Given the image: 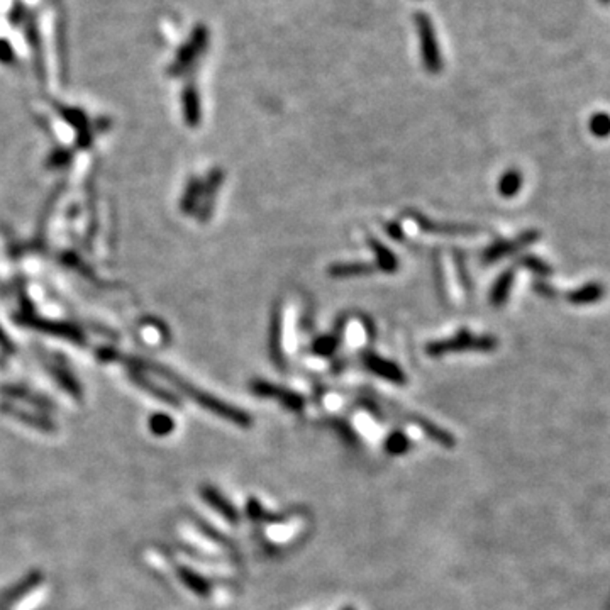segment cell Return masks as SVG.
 Returning a JSON list of instances; mask_svg holds the SVG:
<instances>
[{
  "label": "cell",
  "instance_id": "cell-24",
  "mask_svg": "<svg viewBox=\"0 0 610 610\" xmlns=\"http://www.w3.org/2000/svg\"><path fill=\"white\" fill-rule=\"evenodd\" d=\"M202 195V183L197 178H192L187 185V192H185L182 199V210L183 212H192L197 207V202Z\"/></svg>",
  "mask_w": 610,
  "mask_h": 610
},
{
  "label": "cell",
  "instance_id": "cell-27",
  "mask_svg": "<svg viewBox=\"0 0 610 610\" xmlns=\"http://www.w3.org/2000/svg\"><path fill=\"white\" fill-rule=\"evenodd\" d=\"M386 451L390 454H402L409 449V439L402 432H392L386 437Z\"/></svg>",
  "mask_w": 610,
  "mask_h": 610
},
{
  "label": "cell",
  "instance_id": "cell-15",
  "mask_svg": "<svg viewBox=\"0 0 610 610\" xmlns=\"http://www.w3.org/2000/svg\"><path fill=\"white\" fill-rule=\"evenodd\" d=\"M532 239L531 234H524L521 236V239L519 241H505V243H495L493 246H490L487 251L483 253V263L485 265H492L495 263L497 260H500V258H504L505 255H509V253L515 251V249H519L524 244H527Z\"/></svg>",
  "mask_w": 610,
  "mask_h": 610
},
{
  "label": "cell",
  "instance_id": "cell-32",
  "mask_svg": "<svg viewBox=\"0 0 610 610\" xmlns=\"http://www.w3.org/2000/svg\"><path fill=\"white\" fill-rule=\"evenodd\" d=\"M600 4H604V6H609L610 0H600Z\"/></svg>",
  "mask_w": 610,
  "mask_h": 610
},
{
  "label": "cell",
  "instance_id": "cell-1",
  "mask_svg": "<svg viewBox=\"0 0 610 610\" xmlns=\"http://www.w3.org/2000/svg\"><path fill=\"white\" fill-rule=\"evenodd\" d=\"M144 364L148 368H151L153 372H156L158 375L166 378L171 385L177 386L180 392L187 395V397H190L192 401H195L199 405L204 407V409H207L209 412H212V414L219 415V418L227 420V422H233L239 427H249L253 424L251 415L246 414V412L239 410L238 407L229 405V403L219 401V398L212 397V395L207 392H202V390L195 389V386L188 384V381H185L183 378H180L178 375H175V373H171L170 369L163 368L160 364H154V363H144Z\"/></svg>",
  "mask_w": 610,
  "mask_h": 610
},
{
  "label": "cell",
  "instance_id": "cell-9",
  "mask_svg": "<svg viewBox=\"0 0 610 610\" xmlns=\"http://www.w3.org/2000/svg\"><path fill=\"white\" fill-rule=\"evenodd\" d=\"M282 311L280 307L273 309L272 321H270V356L277 364L278 368L283 369L285 367V355H283V345H282Z\"/></svg>",
  "mask_w": 610,
  "mask_h": 610
},
{
  "label": "cell",
  "instance_id": "cell-12",
  "mask_svg": "<svg viewBox=\"0 0 610 610\" xmlns=\"http://www.w3.org/2000/svg\"><path fill=\"white\" fill-rule=\"evenodd\" d=\"M222 171L221 170H214L212 173L209 175L207 182L202 183V204H200V221H207L210 212H212V202H214V195H216V192L219 190V187H221L222 183Z\"/></svg>",
  "mask_w": 610,
  "mask_h": 610
},
{
  "label": "cell",
  "instance_id": "cell-5",
  "mask_svg": "<svg viewBox=\"0 0 610 610\" xmlns=\"http://www.w3.org/2000/svg\"><path fill=\"white\" fill-rule=\"evenodd\" d=\"M412 221L418 224L424 233L436 234V236H475L478 234V227L470 224H453V222H437L424 216V214L409 210L407 212Z\"/></svg>",
  "mask_w": 610,
  "mask_h": 610
},
{
  "label": "cell",
  "instance_id": "cell-33",
  "mask_svg": "<svg viewBox=\"0 0 610 610\" xmlns=\"http://www.w3.org/2000/svg\"><path fill=\"white\" fill-rule=\"evenodd\" d=\"M346 610H353V609H346Z\"/></svg>",
  "mask_w": 610,
  "mask_h": 610
},
{
  "label": "cell",
  "instance_id": "cell-17",
  "mask_svg": "<svg viewBox=\"0 0 610 610\" xmlns=\"http://www.w3.org/2000/svg\"><path fill=\"white\" fill-rule=\"evenodd\" d=\"M368 243L376 256V268H380L381 272L385 273H393L395 270L398 268L397 256H395L389 248L384 246V244L378 243L375 238H369Z\"/></svg>",
  "mask_w": 610,
  "mask_h": 610
},
{
  "label": "cell",
  "instance_id": "cell-11",
  "mask_svg": "<svg viewBox=\"0 0 610 610\" xmlns=\"http://www.w3.org/2000/svg\"><path fill=\"white\" fill-rule=\"evenodd\" d=\"M200 495H202V498H204L205 502H207V504L212 507L214 510H217L219 514L222 515V517L226 519V521H229V522H238V519H239V515H238V510L234 509L233 505H231V502H227L224 497L221 495V493L217 492L216 488L214 487H202L200 488Z\"/></svg>",
  "mask_w": 610,
  "mask_h": 610
},
{
  "label": "cell",
  "instance_id": "cell-28",
  "mask_svg": "<svg viewBox=\"0 0 610 610\" xmlns=\"http://www.w3.org/2000/svg\"><path fill=\"white\" fill-rule=\"evenodd\" d=\"M28 14H29V8L25 7L21 0H16L14 6L11 8V12H8V23L12 25H23Z\"/></svg>",
  "mask_w": 610,
  "mask_h": 610
},
{
  "label": "cell",
  "instance_id": "cell-26",
  "mask_svg": "<svg viewBox=\"0 0 610 610\" xmlns=\"http://www.w3.org/2000/svg\"><path fill=\"white\" fill-rule=\"evenodd\" d=\"M149 429H151L154 436H168L175 429V422L171 420L170 415L156 414L149 420Z\"/></svg>",
  "mask_w": 610,
  "mask_h": 610
},
{
  "label": "cell",
  "instance_id": "cell-2",
  "mask_svg": "<svg viewBox=\"0 0 610 610\" xmlns=\"http://www.w3.org/2000/svg\"><path fill=\"white\" fill-rule=\"evenodd\" d=\"M497 339L493 336H476L470 330L463 329L454 336L432 341L426 346V353L432 358H441L444 355L461 353V351H492L497 347Z\"/></svg>",
  "mask_w": 610,
  "mask_h": 610
},
{
  "label": "cell",
  "instance_id": "cell-29",
  "mask_svg": "<svg viewBox=\"0 0 610 610\" xmlns=\"http://www.w3.org/2000/svg\"><path fill=\"white\" fill-rule=\"evenodd\" d=\"M16 58L14 48H12V45L8 42L6 38H0V63H12Z\"/></svg>",
  "mask_w": 610,
  "mask_h": 610
},
{
  "label": "cell",
  "instance_id": "cell-10",
  "mask_svg": "<svg viewBox=\"0 0 610 610\" xmlns=\"http://www.w3.org/2000/svg\"><path fill=\"white\" fill-rule=\"evenodd\" d=\"M182 104H183V117L188 127H197L202 119L200 110V97L199 90L193 84L185 85L182 93Z\"/></svg>",
  "mask_w": 610,
  "mask_h": 610
},
{
  "label": "cell",
  "instance_id": "cell-21",
  "mask_svg": "<svg viewBox=\"0 0 610 610\" xmlns=\"http://www.w3.org/2000/svg\"><path fill=\"white\" fill-rule=\"evenodd\" d=\"M512 280H514L512 270H507L505 273H502L500 277H498V280L495 282V285H493L492 289V295H490L493 305H502L505 302L507 295H509L510 285H512Z\"/></svg>",
  "mask_w": 610,
  "mask_h": 610
},
{
  "label": "cell",
  "instance_id": "cell-7",
  "mask_svg": "<svg viewBox=\"0 0 610 610\" xmlns=\"http://www.w3.org/2000/svg\"><path fill=\"white\" fill-rule=\"evenodd\" d=\"M362 362L367 369L373 373V375L384 378V380L390 381V384L395 385H405V375H403V372L401 368L397 367V364L389 362V359L381 358V356H378L373 353V351H363L362 353Z\"/></svg>",
  "mask_w": 610,
  "mask_h": 610
},
{
  "label": "cell",
  "instance_id": "cell-14",
  "mask_svg": "<svg viewBox=\"0 0 610 610\" xmlns=\"http://www.w3.org/2000/svg\"><path fill=\"white\" fill-rule=\"evenodd\" d=\"M41 580H42V575L40 571H33V573H29L28 577H24L19 583H16L14 587L7 588L6 592L0 594V605L12 604L14 600L21 599V597L28 594V592H31L38 583H41Z\"/></svg>",
  "mask_w": 610,
  "mask_h": 610
},
{
  "label": "cell",
  "instance_id": "cell-4",
  "mask_svg": "<svg viewBox=\"0 0 610 610\" xmlns=\"http://www.w3.org/2000/svg\"><path fill=\"white\" fill-rule=\"evenodd\" d=\"M209 45V29L205 24H197L193 28V31L188 40L185 41V45L178 50L177 57H175L173 63L170 64L168 73L171 76H180L183 73H187L193 64L197 63V59L202 57Z\"/></svg>",
  "mask_w": 610,
  "mask_h": 610
},
{
  "label": "cell",
  "instance_id": "cell-25",
  "mask_svg": "<svg viewBox=\"0 0 610 610\" xmlns=\"http://www.w3.org/2000/svg\"><path fill=\"white\" fill-rule=\"evenodd\" d=\"M519 187H521V175L514 170L507 171L498 182V192L504 197H514L519 192Z\"/></svg>",
  "mask_w": 610,
  "mask_h": 610
},
{
  "label": "cell",
  "instance_id": "cell-13",
  "mask_svg": "<svg viewBox=\"0 0 610 610\" xmlns=\"http://www.w3.org/2000/svg\"><path fill=\"white\" fill-rule=\"evenodd\" d=\"M0 409H2L4 414L12 415V418H17V419L21 420V422L29 424V426H31V427L41 429V431L51 432V431H54V429H57V426H54V424L51 422V420L48 418H45V415L31 414V412L21 410V409H17V407H14V405H8V403H4V405L0 407Z\"/></svg>",
  "mask_w": 610,
  "mask_h": 610
},
{
  "label": "cell",
  "instance_id": "cell-30",
  "mask_svg": "<svg viewBox=\"0 0 610 610\" xmlns=\"http://www.w3.org/2000/svg\"><path fill=\"white\" fill-rule=\"evenodd\" d=\"M386 233H389L390 238H393V239L402 238V229H401V226L397 224V222H390V224H386Z\"/></svg>",
  "mask_w": 610,
  "mask_h": 610
},
{
  "label": "cell",
  "instance_id": "cell-22",
  "mask_svg": "<svg viewBox=\"0 0 610 610\" xmlns=\"http://www.w3.org/2000/svg\"><path fill=\"white\" fill-rule=\"evenodd\" d=\"M2 392L6 393V395H11V397H14V398H21V401L29 402V403H31V405L38 407V409H42V410H51V409H53V405H51V403L48 401H46V398L36 397V395H33L31 392H25V390L17 389V386H6V389H4Z\"/></svg>",
  "mask_w": 610,
  "mask_h": 610
},
{
  "label": "cell",
  "instance_id": "cell-19",
  "mask_svg": "<svg viewBox=\"0 0 610 610\" xmlns=\"http://www.w3.org/2000/svg\"><path fill=\"white\" fill-rule=\"evenodd\" d=\"M180 580L183 582V585L187 588H190L193 594L204 597L209 594L210 585L209 582L204 577H200L199 573H195V571H192L190 568H180L178 571Z\"/></svg>",
  "mask_w": 610,
  "mask_h": 610
},
{
  "label": "cell",
  "instance_id": "cell-31",
  "mask_svg": "<svg viewBox=\"0 0 610 610\" xmlns=\"http://www.w3.org/2000/svg\"><path fill=\"white\" fill-rule=\"evenodd\" d=\"M0 345H4V346H8V343H7V338H6V334L2 333V329H0Z\"/></svg>",
  "mask_w": 610,
  "mask_h": 610
},
{
  "label": "cell",
  "instance_id": "cell-3",
  "mask_svg": "<svg viewBox=\"0 0 610 610\" xmlns=\"http://www.w3.org/2000/svg\"><path fill=\"white\" fill-rule=\"evenodd\" d=\"M415 29L419 34V42H420V53H422V63L424 68L431 73V75H437L442 70V58H441V50L437 45V36L434 31V24L426 12H415L414 16Z\"/></svg>",
  "mask_w": 610,
  "mask_h": 610
},
{
  "label": "cell",
  "instance_id": "cell-6",
  "mask_svg": "<svg viewBox=\"0 0 610 610\" xmlns=\"http://www.w3.org/2000/svg\"><path fill=\"white\" fill-rule=\"evenodd\" d=\"M249 389L253 390V393L258 395V397H268V398H277V401H280L283 405L287 407V409L290 410H302L305 405V401L302 395L292 392V390L282 389V386L268 384V381L265 380H253L251 384H249Z\"/></svg>",
  "mask_w": 610,
  "mask_h": 610
},
{
  "label": "cell",
  "instance_id": "cell-23",
  "mask_svg": "<svg viewBox=\"0 0 610 610\" xmlns=\"http://www.w3.org/2000/svg\"><path fill=\"white\" fill-rule=\"evenodd\" d=\"M339 345H341V334L334 333L329 334V336H321L319 339H316L312 345V351L317 356H330L336 353Z\"/></svg>",
  "mask_w": 610,
  "mask_h": 610
},
{
  "label": "cell",
  "instance_id": "cell-16",
  "mask_svg": "<svg viewBox=\"0 0 610 610\" xmlns=\"http://www.w3.org/2000/svg\"><path fill=\"white\" fill-rule=\"evenodd\" d=\"M376 272L375 265L369 263H336L329 268V275L333 278H355V277H364V275H372Z\"/></svg>",
  "mask_w": 610,
  "mask_h": 610
},
{
  "label": "cell",
  "instance_id": "cell-20",
  "mask_svg": "<svg viewBox=\"0 0 610 610\" xmlns=\"http://www.w3.org/2000/svg\"><path fill=\"white\" fill-rule=\"evenodd\" d=\"M131 378L134 380V384L139 385L141 389L148 390L149 393H153L154 397H158L160 401H165L166 403H170V405H180V398L177 397V395L168 393L166 390H163V389H160V386L151 384V381L146 380V378L143 375H139V373H132Z\"/></svg>",
  "mask_w": 610,
  "mask_h": 610
},
{
  "label": "cell",
  "instance_id": "cell-8",
  "mask_svg": "<svg viewBox=\"0 0 610 610\" xmlns=\"http://www.w3.org/2000/svg\"><path fill=\"white\" fill-rule=\"evenodd\" d=\"M23 28L25 31V40H28L29 46H31V50H33V58H34V64H36L38 76L45 80V59H42L41 33H40V28H38V17H36V14H34V12L29 11V14H28V17H25Z\"/></svg>",
  "mask_w": 610,
  "mask_h": 610
},
{
  "label": "cell",
  "instance_id": "cell-18",
  "mask_svg": "<svg viewBox=\"0 0 610 610\" xmlns=\"http://www.w3.org/2000/svg\"><path fill=\"white\" fill-rule=\"evenodd\" d=\"M59 113L64 119H67L68 122H71L73 126L76 127V131H79L80 134V144H88L90 143V132H88V124H87V117H85L84 113H80V110L76 109H68V107H62L59 109Z\"/></svg>",
  "mask_w": 610,
  "mask_h": 610
}]
</instances>
